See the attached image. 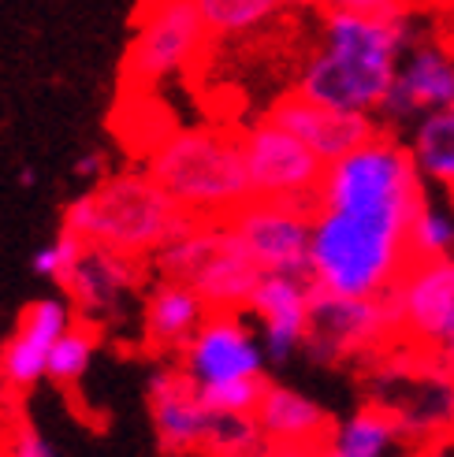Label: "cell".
<instances>
[{"mask_svg":"<svg viewBox=\"0 0 454 457\" xmlns=\"http://www.w3.org/2000/svg\"><path fill=\"white\" fill-rule=\"evenodd\" d=\"M97 353V335L94 328H86L75 320V328L67 331L56 346H53V357H49V383L56 386H75L86 372H89V361Z\"/></svg>","mask_w":454,"mask_h":457,"instance_id":"cb8c5ba5","label":"cell"},{"mask_svg":"<svg viewBox=\"0 0 454 457\" xmlns=\"http://www.w3.org/2000/svg\"><path fill=\"white\" fill-rule=\"evenodd\" d=\"M265 342L242 312H209V320L187 342V350L179 353V369L198 391L216 383L257 379L265 376Z\"/></svg>","mask_w":454,"mask_h":457,"instance_id":"7c38bea8","label":"cell"},{"mask_svg":"<svg viewBox=\"0 0 454 457\" xmlns=\"http://www.w3.org/2000/svg\"><path fill=\"white\" fill-rule=\"evenodd\" d=\"M206 298L190 287L161 276L146 294V312H142V331L153 350L164 353H183L187 342L198 335V328L209 320Z\"/></svg>","mask_w":454,"mask_h":457,"instance_id":"ac0fdd59","label":"cell"},{"mask_svg":"<svg viewBox=\"0 0 454 457\" xmlns=\"http://www.w3.org/2000/svg\"><path fill=\"white\" fill-rule=\"evenodd\" d=\"M146 171L194 220H231L254 201L239 130L172 127L146 153Z\"/></svg>","mask_w":454,"mask_h":457,"instance_id":"277c9868","label":"cell"},{"mask_svg":"<svg viewBox=\"0 0 454 457\" xmlns=\"http://www.w3.org/2000/svg\"><path fill=\"white\" fill-rule=\"evenodd\" d=\"M454 104V41L447 37L440 15L406 45L391 94L380 108V127L402 134L414 120Z\"/></svg>","mask_w":454,"mask_h":457,"instance_id":"ba28073f","label":"cell"},{"mask_svg":"<svg viewBox=\"0 0 454 457\" xmlns=\"http://www.w3.org/2000/svg\"><path fill=\"white\" fill-rule=\"evenodd\" d=\"M139 279H142L139 257L116 253V249H108V245H86V253L79 257L71 276L60 287H63V298L75 305L79 316L97 320L116 309L123 302V294L139 287Z\"/></svg>","mask_w":454,"mask_h":457,"instance_id":"e0dca14e","label":"cell"},{"mask_svg":"<svg viewBox=\"0 0 454 457\" xmlns=\"http://www.w3.org/2000/svg\"><path fill=\"white\" fill-rule=\"evenodd\" d=\"M75 328V305L53 294V298H38L22 309L12 338L0 350V383L8 391L22 395L49 376L53 346Z\"/></svg>","mask_w":454,"mask_h":457,"instance_id":"4fadbf2b","label":"cell"},{"mask_svg":"<svg viewBox=\"0 0 454 457\" xmlns=\"http://www.w3.org/2000/svg\"><path fill=\"white\" fill-rule=\"evenodd\" d=\"M231 223L265 276H309L313 204L254 197L231 216Z\"/></svg>","mask_w":454,"mask_h":457,"instance_id":"8fae6325","label":"cell"},{"mask_svg":"<svg viewBox=\"0 0 454 457\" xmlns=\"http://www.w3.org/2000/svg\"><path fill=\"white\" fill-rule=\"evenodd\" d=\"M254 420L261 436L276 446H324L332 439V420L324 409L283 383H268Z\"/></svg>","mask_w":454,"mask_h":457,"instance_id":"d6986e66","label":"cell"},{"mask_svg":"<svg viewBox=\"0 0 454 457\" xmlns=\"http://www.w3.org/2000/svg\"><path fill=\"white\" fill-rule=\"evenodd\" d=\"M402 436H406V424L388 405L373 402L332 428L328 450L332 457H391Z\"/></svg>","mask_w":454,"mask_h":457,"instance_id":"44dd1931","label":"cell"},{"mask_svg":"<svg viewBox=\"0 0 454 457\" xmlns=\"http://www.w3.org/2000/svg\"><path fill=\"white\" fill-rule=\"evenodd\" d=\"M425 182L402 134L380 130L328 164L313 201L309 279L335 298H383L410 264Z\"/></svg>","mask_w":454,"mask_h":457,"instance_id":"6da1fadb","label":"cell"},{"mask_svg":"<svg viewBox=\"0 0 454 457\" xmlns=\"http://www.w3.org/2000/svg\"><path fill=\"white\" fill-rule=\"evenodd\" d=\"M440 22H443V30H447V37L454 41V8H450L447 15H440Z\"/></svg>","mask_w":454,"mask_h":457,"instance_id":"d6a6232c","label":"cell"},{"mask_svg":"<svg viewBox=\"0 0 454 457\" xmlns=\"http://www.w3.org/2000/svg\"><path fill=\"white\" fill-rule=\"evenodd\" d=\"M436 15L399 8L391 15L316 12V41L294 71V94L316 104L380 116L399 60Z\"/></svg>","mask_w":454,"mask_h":457,"instance_id":"7a4b0ae2","label":"cell"},{"mask_svg":"<svg viewBox=\"0 0 454 457\" xmlns=\"http://www.w3.org/2000/svg\"><path fill=\"white\" fill-rule=\"evenodd\" d=\"M86 238L71 235V231H63L60 227V235L49 242V245H41L38 253L30 257V271L38 279H49V283H63L67 276H71V268L79 264V257L86 253Z\"/></svg>","mask_w":454,"mask_h":457,"instance_id":"484cf974","label":"cell"},{"mask_svg":"<svg viewBox=\"0 0 454 457\" xmlns=\"http://www.w3.org/2000/svg\"><path fill=\"white\" fill-rule=\"evenodd\" d=\"M206 457H249V453H227V450H209Z\"/></svg>","mask_w":454,"mask_h":457,"instance_id":"836d02e7","label":"cell"},{"mask_svg":"<svg viewBox=\"0 0 454 457\" xmlns=\"http://www.w3.org/2000/svg\"><path fill=\"white\" fill-rule=\"evenodd\" d=\"M242 160L249 175V190L257 201H294L313 204L321 194L328 164L302 138H294L272 120H254L239 127Z\"/></svg>","mask_w":454,"mask_h":457,"instance_id":"52a82bcc","label":"cell"},{"mask_svg":"<svg viewBox=\"0 0 454 457\" xmlns=\"http://www.w3.org/2000/svg\"><path fill=\"white\" fill-rule=\"evenodd\" d=\"M4 457H56V450L49 446V439H45L34 424H19L15 436L8 439Z\"/></svg>","mask_w":454,"mask_h":457,"instance_id":"4316f807","label":"cell"},{"mask_svg":"<svg viewBox=\"0 0 454 457\" xmlns=\"http://www.w3.org/2000/svg\"><path fill=\"white\" fill-rule=\"evenodd\" d=\"M287 4V12H321V0H283Z\"/></svg>","mask_w":454,"mask_h":457,"instance_id":"4dcf8cb0","label":"cell"},{"mask_svg":"<svg viewBox=\"0 0 454 457\" xmlns=\"http://www.w3.org/2000/svg\"><path fill=\"white\" fill-rule=\"evenodd\" d=\"M268 391V379H235V383H216V386H201V402H206L216 417H254L257 405Z\"/></svg>","mask_w":454,"mask_h":457,"instance_id":"d4e9b609","label":"cell"},{"mask_svg":"<svg viewBox=\"0 0 454 457\" xmlns=\"http://www.w3.org/2000/svg\"><path fill=\"white\" fill-rule=\"evenodd\" d=\"M153 264L161 276L190 283L213 312H246L265 276L231 220H194L153 257Z\"/></svg>","mask_w":454,"mask_h":457,"instance_id":"5b68a950","label":"cell"},{"mask_svg":"<svg viewBox=\"0 0 454 457\" xmlns=\"http://www.w3.org/2000/svg\"><path fill=\"white\" fill-rule=\"evenodd\" d=\"M388 302L395 309L399 346L433 361L454 346V257L410 261L388 290Z\"/></svg>","mask_w":454,"mask_h":457,"instance_id":"9c48e42d","label":"cell"},{"mask_svg":"<svg viewBox=\"0 0 454 457\" xmlns=\"http://www.w3.org/2000/svg\"><path fill=\"white\" fill-rule=\"evenodd\" d=\"M190 223L194 216L146 168L112 171L97 187L79 190L60 212L63 231L139 261H153Z\"/></svg>","mask_w":454,"mask_h":457,"instance_id":"3957f363","label":"cell"},{"mask_svg":"<svg viewBox=\"0 0 454 457\" xmlns=\"http://www.w3.org/2000/svg\"><path fill=\"white\" fill-rule=\"evenodd\" d=\"M399 346L395 309L383 298H335L321 294L313 298V320L306 350L316 361H347V357H373Z\"/></svg>","mask_w":454,"mask_h":457,"instance_id":"30bf717a","label":"cell"},{"mask_svg":"<svg viewBox=\"0 0 454 457\" xmlns=\"http://www.w3.org/2000/svg\"><path fill=\"white\" fill-rule=\"evenodd\" d=\"M410 257L433 261V257H454V194L428 190L410 220Z\"/></svg>","mask_w":454,"mask_h":457,"instance_id":"603a6c76","label":"cell"},{"mask_svg":"<svg viewBox=\"0 0 454 457\" xmlns=\"http://www.w3.org/2000/svg\"><path fill=\"white\" fill-rule=\"evenodd\" d=\"M313 298L316 287L309 276H261L246 312L257 320V335L272 364H287L298 350H306Z\"/></svg>","mask_w":454,"mask_h":457,"instance_id":"2e32d148","label":"cell"},{"mask_svg":"<svg viewBox=\"0 0 454 457\" xmlns=\"http://www.w3.org/2000/svg\"><path fill=\"white\" fill-rule=\"evenodd\" d=\"M406 8L402 0H321V12H361V15H391Z\"/></svg>","mask_w":454,"mask_h":457,"instance_id":"83f0119b","label":"cell"},{"mask_svg":"<svg viewBox=\"0 0 454 457\" xmlns=\"http://www.w3.org/2000/svg\"><path fill=\"white\" fill-rule=\"evenodd\" d=\"M34 182H38V171L34 168H22L19 171V187H34Z\"/></svg>","mask_w":454,"mask_h":457,"instance_id":"1f68e13d","label":"cell"},{"mask_svg":"<svg viewBox=\"0 0 454 457\" xmlns=\"http://www.w3.org/2000/svg\"><path fill=\"white\" fill-rule=\"evenodd\" d=\"M108 175H112V171H108V164H105L101 153H82V156L75 160V179L86 182V187H97V182H105Z\"/></svg>","mask_w":454,"mask_h":457,"instance_id":"f1b7e54d","label":"cell"},{"mask_svg":"<svg viewBox=\"0 0 454 457\" xmlns=\"http://www.w3.org/2000/svg\"><path fill=\"white\" fill-rule=\"evenodd\" d=\"M402 142L425 187L454 194V104L414 120L402 130Z\"/></svg>","mask_w":454,"mask_h":457,"instance_id":"ffe728a7","label":"cell"},{"mask_svg":"<svg viewBox=\"0 0 454 457\" xmlns=\"http://www.w3.org/2000/svg\"><path fill=\"white\" fill-rule=\"evenodd\" d=\"M265 120L280 123L283 130H290L294 138H302L316 156L332 164V160L354 153L357 145H366L373 134H380V120L376 116H361V112H343V108H328L316 104L302 94H280L265 108Z\"/></svg>","mask_w":454,"mask_h":457,"instance_id":"5bb4252c","label":"cell"},{"mask_svg":"<svg viewBox=\"0 0 454 457\" xmlns=\"http://www.w3.org/2000/svg\"><path fill=\"white\" fill-rule=\"evenodd\" d=\"M209 30L194 0H142L123 56V82L153 89L190 71L209 49Z\"/></svg>","mask_w":454,"mask_h":457,"instance_id":"8992f818","label":"cell"},{"mask_svg":"<svg viewBox=\"0 0 454 457\" xmlns=\"http://www.w3.org/2000/svg\"><path fill=\"white\" fill-rule=\"evenodd\" d=\"M402 4L421 15H447L454 8V0H402Z\"/></svg>","mask_w":454,"mask_h":457,"instance_id":"f546056e","label":"cell"},{"mask_svg":"<svg viewBox=\"0 0 454 457\" xmlns=\"http://www.w3.org/2000/svg\"><path fill=\"white\" fill-rule=\"evenodd\" d=\"M194 4L213 41L261 34L287 12L283 0H194Z\"/></svg>","mask_w":454,"mask_h":457,"instance_id":"7402d4cb","label":"cell"},{"mask_svg":"<svg viewBox=\"0 0 454 457\" xmlns=\"http://www.w3.org/2000/svg\"><path fill=\"white\" fill-rule=\"evenodd\" d=\"M149 417L156 428V439L168 453H194L213 450L220 417L201 402L198 386L187 379L183 369H156L146 386Z\"/></svg>","mask_w":454,"mask_h":457,"instance_id":"9a60e30c","label":"cell"}]
</instances>
